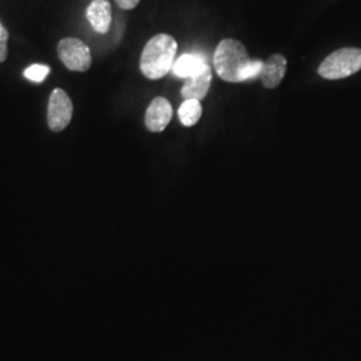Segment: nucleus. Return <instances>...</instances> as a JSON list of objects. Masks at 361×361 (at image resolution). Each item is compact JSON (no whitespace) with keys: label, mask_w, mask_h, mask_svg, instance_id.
<instances>
[{"label":"nucleus","mask_w":361,"mask_h":361,"mask_svg":"<svg viewBox=\"0 0 361 361\" xmlns=\"http://www.w3.org/2000/svg\"><path fill=\"white\" fill-rule=\"evenodd\" d=\"M141 0H116V6L122 10H134Z\"/></svg>","instance_id":"4468645a"},{"label":"nucleus","mask_w":361,"mask_h":361,"mask_svg":"<svg viewBox=\"0 0 361 361\" xmlns=\"http://www.w3.org/2000/svg\"><path fill=\"white\" fill-rule=\"evenodd\" d=\"M171 116H173L171 104L164 97H157L146 110L145 125L152 133H161L168 128Z\"/></svg>","instance_id":"423d86ee"},{"label":"nucleus","mask_w":361,"mask_h":361,"mask_svg":"<svg viewBox=\"0 0 361 361\" xmlns=\"http://www.w3.org/2000/svg\"><path fill=\"white\" fill-rule=\"evenodd\" d=\"M252 63L243 42L237 39H222L213 55L216 74L229 83H243L246 68Z\"/></svg>","instance_id":"f03ea898"},{"label":"nucleus","mask_w":361,"mask_h":361,"mask_svg":"<svg viewBox=\"0 0 361 361\" xmlns=\"http://www.w3.org/2000/svg\"><path fill=\"white\" fill-rule=\"evenodd\" d=\"M7 43H8V32L6 28H3V31L0 34V63L7 59V55H8Z\"/></svg>","instance_id":"ddd939ff"},{"label":"nucleus","mask_w":361,"mask_h":361,"mask_svg":"<svg viewBox=\"0 0 361 361\" xmlns=\"http://www.w3.org/2000/svg\"><path fill=\"white\" fill-rule=\"evenodd\" d=\"M178 50L177 40L169 34H158L150 39L143 49L140 68L145 77L158 80L166 77L176 63Z\"/></svg>","instance_id":"f257e3e1"},{"label":"nucleus","mask_w":361,"mask_h":361,"mask_svg":"<svg viewBox=\"0 0 361 361\" xmlns=\"http://www.w3.org/2000/svg\"><path fill=\"white\" fill-rule=\"evenodd\" d=\"M178 116H180V123L185 128H192L194 125H197L202 116L201 102L195 99L183 101V104H180L178 110Z\"/></svg>","instance_id":"9b49d317"},{"label":"nucleus","mask_w":361,"mask_h":361,"mask_svg":"<svg viewBox=\"0 0 361 361\" xmlns=\"http://www.w3.org/2000/svg\"><path fill=\"white\" fill-rule=\"evenodd\" d=\"M361 70V49L344 47L329 54L319 66V75L328 80L350 77Z\"/></svg>","instance_id":"7ed1b4c3"},{"label":"nucleus","mask_w":361,"mask_h":361,"mask_svg":"<svg viewBox=\"0 0 361 361\" xmlns=\"http://www.w3.org/2000/svg\"><path fill=\"white\" fill-rule=\"evenodd\" d=\"M73 102L67 92L62 89L52 91L49 99L47 110V123L52 131H62L71 122L73 116Z\"/></svg>","instance_id":"39448f33"},{"label":"nucleus","mask_w":361,"mask_h":361,"mask_svg":"<svg viewBox=\"0 0 361 361\" xmlns=\"http://www.w3.org/2000/svg\"><path fill=\"white\" fill-rule=\"evenodd\" d=\"M207 59L200 54H185L180 56L173 66V73L178 78L195 77L201 74L207 67Z\"/></svg>","instance_id":"9d476101"},{"label":"nucleus","mask_w":361,"mask_h":361,"mask_svg":"<svg viewBox=\"0 0 361 361\" xmlns=\"http://www.w3.org/2000/svg\"><path fill=\"white\" fill-rule=\"evenodd\" d=\"M50 74V67L44 65H32L30 66L25 71V77L35 83L43 82L46 77Z\"/></svg>","instance_id":"f8f14e48"},{"label":"nucleus","mask_w":361,"mask_h":361,"mask_svg":"<svg viewBox=\"0 0 361 361\" xmlns=\"http://www.w3.org/2000/svg\"><path fill=\"white\" fill-rule=\"evenodd\" d=\"M58 56L68 70L78 73L87 71L92 63L90 49L80 39H62L58 44Z\"/></svg>","instance_id":"20e7f679"},{"label":"nucleus","mask_w":361,"mask_h":361,"mask_svg":"<svg viewBox=\"0 0 361 361\" xmlns=\"http://www.w3.org/2000/svg\"><path fill=\"white\" fill-rule=\"evenodd\" d=\"M3 28H4V27L1 26V23H0V34H1V31H3Z\"/></svg>","instance_id":"2eb2a0df"},{"label":"nucleus","mask_w":361,"mask_h":361,"mask_svg":"<svg viewBox=\"0 0 361 361\" xmlns=\"http://www.w3.org/2000/svg\"><path fill=\"white\" fill-rule=\"evenodd\" d=\"M212 68L207 65L205 70L195 75L193 78L186 79L183 87L180 89V95L183 97V99H195V101H202L209 92L210 89V83H212Z\"/></svg>","instance_id":"1a4fd4ad"},{"label":"nucleus","mask_w":361,"mask_h":361,"mask_svg":"<svg viewBox=\"0 0 361 361\" xmlns=\"http://www.w3.org/2000/svg\"><path fill=\"white\" fill-rule=\"evenodd\" d=\"M288 68V61L283 54L277 52L271 55L262 65L259 79L265 89H276L283 82Z\"/></svg>","instance_id":"0eeeda50"},{"label":"nucleus","mask_w":361,"mask_h":361,"mask_svg":"<svg viewBox=\"0 0 361 361\" xmlns=\"http://www.w3.org/2000/svg\"><path fill=\"white\" fill-rule=\"evenodd\" d=\"M87 20L98 34L109 32L113 22V11L109 0H92L86 10Z\"/></svg>","instance_id":"6e6552de"}]
</instances>
